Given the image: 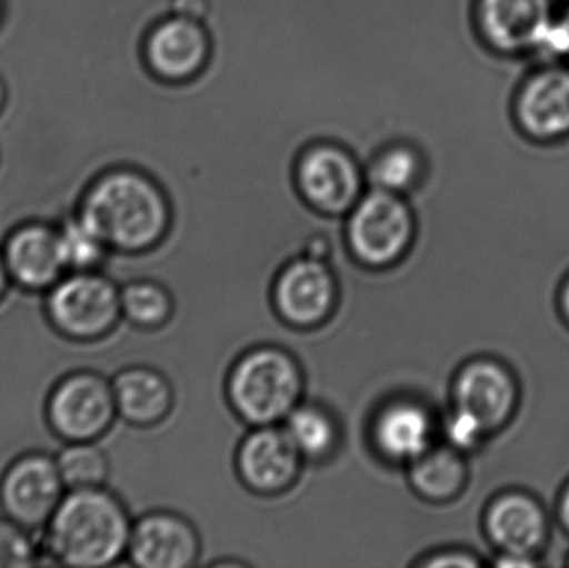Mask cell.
I'll list each match as a JSON object with an SVG mask.
<instances>
[{
	"mask_svg": "<svg viewBox=\"0 0 569 568\" xmlns=\"http://www.w3.org/2000/svg\"><path fill=\"white\" fill-rule=\"evenodd\" d=\"M525 126L540 137L569 130V73L548 72L528 87L521 100Z\"/></svg>",
	"mask_w": 569,
	"mask_h": 568,
	"instance_id": "cell-19",
	"label": "cell"
},
{
	"mask_svg": "<svg viewBox=\"0 0 569 568\" xmlns=\"http://www.w3.org/2000/svg\"><path fill=\"white\" fill-rule=\"evenodd\" d=\"M447 434L450 446H453L460 452L475 449L487 437L477 420L471 419L467 413L458 412V410H455L450 422H448Z\"/></svg>",
	"mask_w": 569,
	"mask_h": 568,
	"instance_id": "cell-27",
	"label": "cell"
},
{
	"mask_svg": "<svg viewBox=\"0 0 569 568\" xmlns=\"http://www.w3.org/2000/svg\"><path fill=\"white\" fill-rule=\"evenodd\" d=\"M57 229L69 272L99 270L107 256L112 252L77 213L63 220Z\"/></svg>",
	"mask_w": 569,
	"mask_h": 568,
	"instance_id": "cell-25",
	"label": "cell"
},
{
	"mask_svg": "<svg viewBox=\"0 0 569 568\" xmlns=\"http://www.w3.org/2000/svg\"><path fill=\"white\" fill-rule=\"evenodd\" d=\"M210 36L200 20L170 16L147 33L143 57L159 79L182 82L202 72L209 62Z\"/></svg>",
	"mask_w": 569,
	"mask_h": 568,
	"instance_id": "cell-10",
	"label": "cell"
},
{
	"mask_svg": "<svg viewBox=\"0 0 569 568\" xmlns=\"http://www.w3.org/2000/svg\"><path fill=\"white\" fill-rule=\"evenodd\" d=\"M2 256L13 286L27 292L52 289L66 273L59 229L46 222H27L7 236Z\"/></svg>",
	"mask_w": 569,
	"mask_h": 568,
	"instance_id": "cell-9",
	"label": "cell"
},
{
	"mask_svg": "<svg viewBox=\"0 0 569 568\" xmlns=\"http://www.w3.org/2000/svg\"><path fill=\"white\" fill-rule=\"evenodd\" d=\"M565 22H567L569 27V16L567 17V20H565Z\"/></svg>",
	"mask_w": 569,
	"mask_h": 568,
	"instance_id": "cell-36",
	"label": "cell"
},
{
	"mask_svg": "<svg viewBox=\"0 0 569 568\" xmlns=\"http://www.w3.org/2000/svg\"><path fill=\"white\" fill-rule=\"evenodd\" d=\"M40 547L30 530L9 517H0V568H27L40 564Z\"/></svg>",
	"mask_w": 569,
	"mask_h": 568,
	"instance_id": "cell-26",
	"label": "cell"
},
{
	"mask_svg": "<svg viewBox=\"0 0 569 568\" xmlns=\"http://www.w3.org/2000/svg\"><path fill=\"white\" fill-rule=\"evenodd\" d=\"M122 316L139 329H159L172 313V297L166 287L150 280H136L120 289Z\"/></svg>",
	"mask_w": 569,
	"mask_h": 568,
	"instance_id": "cell-24",
	"label": "cell"
},
{
	"mask_svg": "<svg viewBox=\"0 0 569 568\" xmlns=\"http://www.w3.org/2000/svg\"><path fill=\"white\" fill-rule=\"evenodd\" d=\"M273 297L277 310L288 323L307 329L330 316L337 302V283L323 260L301 257L284 267Z\"/></svg>",
	"mask_w": 569,
	"mask_h": 568,
	"instance_id": "cell-12",
	"label": "cell"
},
{
	"mask_svg": "<svg viewBox=\"0 0 569 568\" xmlns=\"http://www.w3.org/2000/svg\"><path fill=\"white\" fill-rule=\"evenodd\" d=\"M117 413L126 422L149 427L166 419L172 407V387L149 367H129L112 380Z\"/></svg>",
	"mask_w": 569,
	"mask_h": 568,
	"instance_id": "cell-18",
	"label": "cell"
},
{
	"mask_svg": "<svg viewBox=\"0 0 569 568\" xmlns=\"http://www.w3.org/2000/svg\"><path fill=\"white\" fill-rule=\"evenodd\" d=\"M535 46L553 53H569V27L568 23H553L548 20L543 29L538 33Z\"/></svg>",
	"mask_w": 569,
	"mask_h": 568,
	"instance_id": "cell-28",
	"label": "cell"
},
{
	"mask_svg": "<svg viewBox=\"0 0 569 568\" xmlns=\"http://www.w3.org/2000/svg\"><path fill=\"white\" fill-rule=\"evenodd\" d=\"M295 179L305 203L328 219L347 217L367 192L363 167L333 142L308 147L298 159Z\"/></svg>",
	"mask_w": 569,
	"mask_h": 568,
	"instance_id": "cell-7",
	"label": "cell"
},
{
	"mask_svg": "<svg viewBox=\"0 0 569 568\" xmlns=\"http://www.w3.org/2000/svg\"><path fill=\"white\" fill-rule=\"evenodd\" d=\"M303 376L293 357L276 347L252 350L230 373L229 396L242 419L273 426L298 406Z\"/></svg>",
	"mask_w": 569,
	"mask_h": 568,
	"instance_id": "cell-3",
	"label": "cell"
},
{
	"mask_svg": "<svg viewBox=\"0 0 569 568\" xmlns=\"http://www.w3.org/2000/svg\"><path fill=\"white\" fill-rule=\"evenodd\" d=\"M348 247L365 266L387 267L407 253L417 216L407 197L367 189L348 213Z\"/></svg>",
	"mask_w": 569,
	"mask_h": 568,
	"instance_id": "cell-5",
	"label": "cell"
},
{
	"mask_svg": "<svg viewBox=\"0 0 569 568\" xmlns=\"http://www.w3.org/2000/svg\"><path fill=\"white\" fill-rule=\"evenodd\" d=\"M561 309H563L565 317L569 322V280L565 283L563 292H561Z\"/></svg>",
	"mask_w": 569,
	"mask_h": 568,
	"instance_id": "cell-34",
	"label": "cell"
},
{
	"mask_svg": "<svg viewBox=\"0 0 569 568\" xmlns=\"http://www.w3.org/2000/svg\"><path fill=\"white\" fill-rule=\"evenodd\" d=\"M12 280H10L9 270H7L6 260H3L2 249H0V302L9 292Z\"/></svg>",
	"mask_w": 569,
	"mask_h": 568,
	"instance_id": "cell-32",
	"label": "cell"
},
{
	"mask_svg": "<svg viewBox=\"0 0 569 568\" xmlns=\"http://www.w3.org/2000/svg\"><path fill=\"white\" fill-rule=\"evenodd\" d=\"M328 253V242L323 237H313L308 243L307 256L313 259L323 260Z\"/></svg>",
	"mask_w": 569,
	"mask_h": 568,
	"instance_id": "cell-31",
	"label": "cell"
},
{
	"mask_svg": "<svg viewBox=\"0 0 569 568\" xmlns=\"http://www.w3.org/2000/svg\"><path fill=\"white\" fill-rule=\"evenodd\" d=\"M478 22L491 43L505 50L535 46L550 20L548 0H480Z\"/></svg>",
	"mask_w": 569,
	"mask_h": 568,
	"instance_id": "cell-17",
	"label": "cell"
},
{
	"mask_svg": "<svg viewBox=\"0 0 569 568\" xmlns=\"http://www.w3.org/2000/svg\"><path fill=\"white\" fill-rule=\"evenodd\" d=\"M66 494L56 457L49 454H23L0 477L3 516L30 532L46 529Z\"/></svg>",
	"mask_w": 569,
	"mask_h": 568,
	"instance_id": "cell-8",
	"label": "cell"
},
{
	"mask_svg": "<svg viewBox=\"0 0 569 568\" xmlns=\"http://www.w3.org/2000/svg\"><path fill=\"white\" fill-rule=\"evenodd\" d=\"M47 320L63 339L97 342L122 319L120 289L99 270L69 272L46 292Z\"/></svg>",
	"mask_w": 569,
	"mask_h": 568,
	"instance_id": "cell-4",
	"label": "cell"
},
{
	"mask_svg": "<svg viewBox=\"0 0 569 568\" xmlns=\"http://www.w3.org/2000/svg\"><path fill=\"white\" fill-rule=\"evenodd\" d=\"M67 490L106 486L110 464L96 442H70L56 457Z\"/></svg>",
	"mask_w": 569,
	"mask_h": 568,
	"instance_id": "cell-23",
	"label": "cell"
},
{
	"mask_svg": "<svg viewBox=\"0 0 569 568\" xmlns=\"http://www.w3.org/2000/svg\"><path fill=\"white\" fill-rule=\"evenodd\" d=\"M133 524L106 487L67 490L47 524L42 550L59 566L103 568L127 557Z\"/></svg>",
	"mask_w": 569,
	"mask_h": 568,
	"instance_id": "cell-2",
	"label": "cell"
},
{
	"mask_svg": "<svg viewBox=\"0 0 569 568\" xmlns=\"http://www.w3.org/2000/svg\"><path fill=\"white\" fill-rule=\"evenodd\" d=\"M373 440L381 456L411 464L433 446L431 413L413 400H397L378 413Z\"/></svg>",
	"mask_w": 569,
	"mask_h": 568,
	"instance_id": "cell-16",
	"label": "cell"
},
{
	"mask_svg": "<svg viewBox=\"0 0 569 568\" xmlns=\"http://www.w3.org/2000/svg\"><path fill=\"white\" fill-rule=\"evenodd\" d=\"M301 457L287 430L262 426L250 434L240 447V476L257 492H282L297 479Z\"/></svg>",
	"mask_w": 569,
	"mask_h": 568,
	"instance_id": "cell-14",
	"label": "cell"
},
{
	"mask_svg": "<svg viewBox=\"0 0 569 568\" xmlns=\"http://www.w3.org/2000/svg\"><path fill=\"white\" fill-rule=\"evenodd\" d=\"M497 566H500V567H533V566H537V562H535V557L507 556V554H501L500 559L497 560Z\"/></svg>",
	"mask_w": 569,
	"mask_h": 568,
	"instance_id": "cell-30",
	"label": "cell"
},
{
	"mask_svg": "<svg viewBox=\"0 0 569 568\" xmlns=\"http://www.w3.org/2000/svg\"><path fill=\"white\" fill-rule=\"evenodd\" d=\"M453 400L455 410L477 420L488 436L510 422L517 410L518 386L501 363L473 360L458 372Z\"/></svg>",
	"mask_w": 569,
	"mask_h": 568,
	"instance_id": "cell-11",
	"label": "cell"
},
{
	"mask_svg": "<svg viewBox=\"0 0 569 568\" xmlns=\"http://www.w3.org/2000/svg\"><path fill=\"white\" fill-rule=\"evenodd\" d=\"M425 567H478L480 562L471 554L465 552H443L430 557L427 562H421Z\"/></svg>",
	"mask_w": 569,
	"mask_h": 568,
	"instance_id": "cell-29",
	"label": "cell"
},
{
	"mask_svg": "<svg viewBox=\"0 0 569 568\" xmlns=\"http://www.w3.org/2000/svg\"><path fill=\"white\" fill-rule=\"evenodd\" d=\"M427 163L423 153L407 142L383 147L365 169L367 189L408 197L423 182Z\"/></svg>",
	"mask_w": 569,
	"mask_h": 568,
	"instance_id": "cell-21",
	"label": "cell"
},
{
	"mask_svg": "<svg viewBox=\"0 0 569 568\" xmlns=\"http://www.w3.org/2000/svg\"><path fill=\"white\" fill-rule=\"evenodd\" d=\"M485 527L493 546L507 556L537 557L548 539L543 509L525 494H507L495 500Z\"/></svg>",
	"mask_w": 569,
	"mask_h": 568,
	"instance_id": "cell-15",
	"label": "cell"
},
{
	"mask_svg": "<svg viewBox=\"0 0 569 568\" xmlns=\"http://www.w3.org/2000/svg\"><path fill=\"white\" fill-rule=\"evenodd\" d=\"M199 552V536L186 519L153 512L133 524L127 557L140 568H189Z\"/></svg>",
	"mask_w": 569,
	"mask_h": 568,
	"instance_id": "cell-13",
	"label": "cell"
},
{
	"mask_svg": "<svg viewBox=\"0 0 569 568\" xmlns=\"http://www.w3.org/2000/svg\"><path fill=\"white\" fill-rule=\"evenodd\" d=\"M77 216L112 252L140 253L162 242L173 212L166 190L130 166L107 170L83 193Z\"/></svg>",
	"mask_w": 569,
	"mask_h": 568,
	"instance_id": "cell-1",
	"label": "cell"
},
{
	"mask_svg": "<svg viewBox=\"0 0 569 568\" xmlns=\"http://www.w3.org/2000/svg\"><path fill=\"white\" fill-rule=\"evenodd\" d=\"M117 417L112 380L93 370L67 373L47 397V423L66 444L96 442Z\"/></svg>",
	"mask_w": 569,
	"mask_h": 568,
	"instance_id": "cell-6",
	"label": "cell"
},
{
	"mask_svg": "<svg viewBox=\"0 0 569 568\" xmlns=\"http://www.w3.org/2000/svg\"><path fill=\"white\" fill-rule=\"evenodd\" d=\"M468 467L453 446H431L410 464V482L423 499L448 502L463 490Z\"/></svg>",
	"mask_w": 569,
	"mask_h": 568,
	"instance_id": "cell-20",
	"label": "cell"
},
{
	"mask_svg": "<svg viewBox=\"0 0 569 568\" xmlns=\"http://www.w3.org/2000/svg\"><path fill=\"white\" fill-rule=\"evenodd\" d=\"M560 519L561 524L565 526V529H567L569 532V486L568 489L565 490L563 497H561Z\"/></svg>",
	"mask_w": 569,
	"mask_h": 568,
	"instance_id": "cell-33",
	"label": "cell"
},
{
	"mask_svg": "<svg viewBox=\"0 0 569 568\" xmlns=\"http://www.w3.org/2000/svg\"><path fill=\"white\" fill-rule=\"evenodd\" d=\"M6 86H3L2 79H0V110H2L3 103H6Z\"/></svg>",
	"mask_w": 569,
	"mask_h": 568,
	"instance_id": "cell-35",
	"label": "cell"
},
{
	"mask_svg": "<svg viewBox=\"0 0 569 568\" xmlns=\"http://www.w3.org/2000/svg\"><path fill=\"white\" fill-rule=\"evenodd\" d=\"M284 420V430L308 459H323L337 446V423L321 407L297 406Z\"/></svg>",
	"mask_w": 569,
	"mask_h": 568,
	"instance_id": "cell-22",
	"label": "cell"
}]
</instances>
